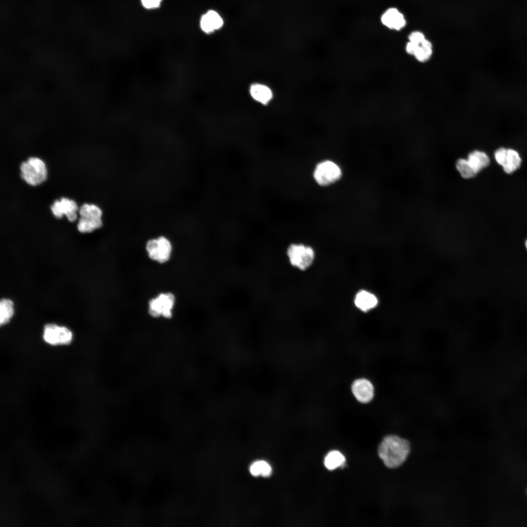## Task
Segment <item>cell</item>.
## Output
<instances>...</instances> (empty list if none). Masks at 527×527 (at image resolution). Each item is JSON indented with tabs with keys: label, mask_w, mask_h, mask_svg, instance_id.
Listing matches in <instances>:
<instances>
[{
	"label": "cell",
	"mask_w": 527,
	"mask_h": 527,
	"mask_svg": "<svg viewBox=\"0 0 527 527\" xmlns=\"http://www.w3.org/2000/svg\"><path fill=\"white\" fill-rule=\"evenodd\" d=\"M408 440L398 435L385 436L380 444L378 453L384 465L389 468H396L406 460L410 452Z\"/></svg>",
	"instance_id": "cell-1"
},
{
	"label": "cell",
	"mask_w": 527,
	"mask_h": 527,
	"mask_svg": "<svg viewBox=\"0 0 527 527\" xmlns=\"http://www.w3.org/2000/svg\"><path fill=\"white\" fill-rule=\"evenodd\" d=\"M77 228L81 233H90L102 225L101 209L94 204H83L79 209Z\"/></svg>",
	"instance_id": "cell-2"
},
{
	"label": "cell",
	"mask_w": 527,
	"mask_h": 527,
	"mask_svg": "<svg viewBox=\"0 0 527 527\" xmlns=\"http://www.w3.org/2000/svg\"><path fill=\"white\" fill-rule=\"evenodd\" d=\"M286 255L290 264L300 270L307 269L315 259L313 249L302 243H292L286 250Z\"/></svg>",
	"instance_id": "cell-3"
},
{
	"label": "cell",
	"mask_w": 527,
	"mask_h": 527,
	"mask_svg": "<svg viewBox=\"0 0 527 527\" xmlns=\"http://www.w3.org/2000/svg\"><path fill=\"white\" fill-rule=\"evenodd\" d=\"M21 178L28 184L36 186L44 182L47 170L44 162L40 159L30 157L20 165Z\"/></svg>",
	"instance_id": "cell-4"
},
{
	"label": "cell",
	"mask_w": 527,
	"mask_h": 527,
	"mask_svg": "<svg viewBox=\"0 0 527 527\" xmlns=\"http://www.w3.org/2000/svg\"><path fill=\"white\" fill-rule=\"evenodd\" d=\"M145 248L151 260L163 264L170 258L172 246L167 238L161 236L149 240L146 243Z\"/></svg>",
	"instance_id": "cell-5"
},
{
	"label": "cell",
	"mask_w": 527,
	"mask_h": 527,
	"mask_svg": "<svg viewBox=\"0 0 527 527\" xmlns=\"http://www.w3.org/2000/svg\"><path fill=\"white\" fill-rule=\"evenodd\" d=\"M175 303V297L173 294L169 292L161 293L149 302V314L155 318L162 316L169 319L172 316Z\"/></svg>",
	"instance_id": "cell-6"
},
{
	"label": "cell",
	"mask_w": 527,
	"mask_h": 527,
	"mask_svg": "<svg viewBox=\"0 0 527 527\" xmlns=\"http://www.w3.org/2000/svg\"><path fill=\"white\" fill-rule=\"evenodd\" d=\"M342 176L340 167L331 161H324L318 163L313 173V177L320 185L326 186L338 181Z\"/></svg>",
	"instance_id": "cell-7"
},
{
	"label": "cell",
	"mask_w": 527,
	"mask_h": 527,
	"mask_svg": "<svg viewBox=\"0 0 527 527\" xmlns=\"http://www.w3.org/2000/svg\"><path fill=\"white\" fill-rule=\"evenodd\" d=\"M43 338L52 345H67L72 340L73 334L66 327L48 324L44 327Z\"/></svg>",
	"instance_id": "cell-8"
},
{
	"label": "cell",
	"mask_w": 527,
	"mask_h": 527,
	"mask_svg": "<svg viewBox=\"0 0 527 527\" xmlns=\"http://www.w3.org/2000/svg\"><path fill=\"white\" fill-rule=\"evenodd\" d=\"M199 23L202 32L211 35L220 31L224 27L225 22L219 11L210 9L201 15Z\"/></svg>",
	"instance_id": "cell-9"
},
{
	"label": "cell",
	"mask_w": 527,
	"mask_h": 527,
	"mask_svg": "<svg viewBox=\"0 0 527 527\" xmlns=\"http://www.w3.org/2000/svg\"><path fill=\"white\" fill-rule=\"evenodd\" d=\"M351 391L355 399L363 404L370 403L375 394L373 384L369 380L365 378L355 379L351 384Z\"/></svg>",
	"instance_id": "cell-10"
},
{
	"label": "cell",
	"mask_w": 527,
	"mask_h": 527,
	"mask_svg": "<svg viewBox=\"0 0 527 527\" xmlns=\"http://www.w3.org/2000/svg\"><path fill=\"white\" fill-rule=\"evenodd\" d=\"M50 208L53 215L57 218H61L63 214L70 222H74L77 218L78 207L73 200L62 198L60 201H55Z\"/></svg>",
	"instance_id": "cell-11"
},
{
	"label": "cell",
	"mask_w": 527,
	"mask_h": 527,
	"mask_svg": "<svg viewBox=\"0 0 527 527\" xmlns=\"http://www.w3.org/2000/svg\"><path fill=\"white\" fill-rule=\"evenodd\" d=\"M380 20L385 27L396 31L401 30L406 24L404 15L395 7L386 9L381 15Z\"/></svg>",
	"instance_id": "cell-12"
},
{
	"label": "cell",
	"mask_w": 527,
	"mask_h": 527,
	"mask_svg": "<svg viewBox=\"0 0 527 527\" xmlns=\"http://www.w3.org/2000/svg\"><path fill=\"white\" fill-rule=\"evenodd\" d=\"M248 92L254 101L263 105L269 104L274 98L272 89L268 85L261 82L251 84L249 86Z\"/></svg>",
	"instance_id": "cell-13"
},
{
	"label": "cell",
	"mask_w": 527,
	"mask_h": 527,
	"mask_svg": "<svg viewBox=\"0 0 527 527\" xmlns=\"http://www.w3.org/2000/svg\"><path fill=\"white\" fill-rule=\"evenodd\" d=\"M355 306L362 312H367L375 308L378 304L377 297L366 290L359 291L354 299Z\"/></svg>",
	"instance_id": "cell-14"
},
{
	"label": "cell",
	"mask_w": 527,
	"mask_h": 527,
	"mask_svg": "<svg viewBox=\"0 0 527 527\" xmlns=\"http://www.w3.org/2000/svg\"><path fill=\"white\" fill-rule=\"evenodd\" d=\"M467 160L477 173L487 167L490 163V159L487 154L477 150L470 152Z\"/></svg>",
	"instance_id": "cell-15"
},
{
	"label": "cell",
	"mask_w": 527,
	"mask_h": 527,
	"mask_svg": "<svg viewBox=\"0 0 527 527\" xmlns=\"http://www.w3.org/2000/svg\"><path fill=\"white\" fill-rule=\"evenodd\" d=\"M522 163V159L519 152L514 149L507 148V157L505 165L503 167L505 173L512 174L518 169Z\"/></svg>",
	"instance_id": "cell-16"
},
{
	"label": "cell",
	"mask_w": 527,
	"mask_h": 527,
	"mask_svg": "<svg viewBox=\"0 0 527 527\" xmlns=\"http://www.w3.org/2000/svg\"><path fill=\"white\" fill-rule=\"evenodd\" d=\"M345 459L341 452L332 450L328 452L324 459V465L329 470H333L344 465Z\"/></svg>",
	"instance_id": "cell-17"
},
{
	"label": "cell",
	"mask_w": 527,
	"mask_h": 527,
	"mask_svg": "<svg viewBox=\"0 0 527 527\" xmlns=\"http://www.w3.org/2000/svg\"><path fill=\"white\" fill-rule=\"evenodd\" d=\"M14 314V304L9 299L3 298L0 301V324L8 323Z\"/></svg>",
	"instance_id": "cell-18"
},
{
	"label": "cell",
	"mask_w": 527,
	"mask_h": 527,
	"mask_svg": "<svg viewBox=\"0 0 527 527\" xmlns=\"http://www.w3.org/2000/svg\"><path fill=\"white\" fill-rule=\"evenodd\" d=\"M250 473L254 476L261 475L264 477L269 476L272 472V468L269 464L263 460L253 462L250 466Z\"/></svg>",
	"instance_id": "cell-19"
},
{
	"label": "cell",
	"mask_w": 527,
	"mask_h": 527,
	"mask_svg": "<svg viewBox=\"0 0 527 527\" xmlns=\"http://www.w3.org/2000/svg\"><path fill=\"white\" fill-rule=\"evenodd\" d=\"M456 167L461 176L465 179L473 178L477 174L467 159H459L456 162Z\"/></svg>",
	"instance_id": "cell-20"
},
{
	"label": "cell",
	"mask_w": 527,
	"mask_h": 527,
	"mask_svg": "<svg viewBox=\"0 0 527 527\" xmlns=\"http://www.w3.org/2000/svg\"><path fill=\"white\" fill-rule=\"evenodd\" d=\"M433 47H426L421 44L419 45L413 56L419 62H424L427 61L433 54Z\"/></svg>",
	"instance_id": "cell-21"
},
{
	"label": "cell",
	"mask_w": 527,
	"mask_h": 527,
	"mask_svg": "<svg viewBox=\"0 0 527 527\" xmlns=\"http://www.w3.org/2000/svg\"><path fill=\"white\" fill-rule=\"evenodd\" d=\"M507 153V148L501 147L497 148L494 154L495 160L497 163L502 167L505 165Z\"/></svg>",
	"instance_id": "cell-22"
},
{
	"label": "cell",
	"mask_w": 527,
	"mask_h": 527,
	"mask_svg": "<svg viewBox=\"0 0 527 527\" xmlns=\"http://www.w3.org/2000/svg\"><path fill=\"white\" fill-rule=\"evenodd\" d=\"M162 0H140L142 7L147 10H154L160 7Z\"/></svg>",
	"instance_id": "cell-23"
},
{
	"label": "cell",
	"mask_w": 527,
	"mask_h": 527,
	"mask_svg": "<svg viewBox=\"0 0 527 527\" xmlns=\"http://www.w3.org/2000/svg\"><path fill=\"white\" fill-rule=\"evenodd\" d=\"M408 41L420 44L426 39L425 35L421 31H415L411 32L408 37Z\"/></svg>",
	"instance_id": "cell-24"
},
{
	"label": "cell",
	"mask_w": 527,
	"mask_h": 527,
	"mask_svg": "<svg viewBox=\"0 0 527 527\" xmlns=\"http://www.w3.org/2000/svg\"><path fill=\"white\" fill-rule=\"evenodd\" d=\"M420 44L408 41L405 45L406 52L411 55H414L416 49Z\"/></svg>",
	"instance_id": "cell-25"
},
{
	"label": "cell",
	"mask_w": 527,
	"mask_h": 527,
	"mask_svg": "<svg viewBox=\"0 0 527 527\" xmlns=\"http://www.w3.org/2000/svg\"><path fill=\"white\" fill-rule=\"evenodd\" d=\"M525 247H526V249L527 250V239L526 240V241L525 242Z\"/></svg>",
	"instance_id": "cell-26"
}]
</instances>
